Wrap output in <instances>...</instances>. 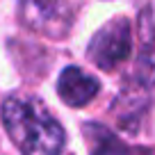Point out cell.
I'll return each mask as SVG.
<instances>
[{
	"label": "cell",
	"instance_id": "obj_1",
	"mask_svg": "<svg viewBox=\"0 0 155 155\" xmlns=\"http://www.w3.org/2000/svg\"><path fill=\"white\" fill-rule=\"evenodd\" d=\"M0 116L9 139L23 155H57L64 148V128L39 98L14 94L2 101Z\"/></svg>",
	"mask_w": 155,
	"mask_h": 155
},
{
	"label": "cell",
	"instance_id": "obj_2",
	"mask_svg": "<svg viewBox=\"0 0 155 155\" xmlns=\"http://www.w3.org/2000/svg\"><path fill=\"white\" fill-rule=\"evenodd\" d=\"M82 5L84 0H21L18 21L30 32L46 39H66Z\"/></svg>",
	"mask_w": 155,
	"mask_h": 155
},
{
	"label": "cell",
	"instance_id": "obj_3",
	"mask_svg": "<svg viewBox=\"0 0 155 155\" xmlns=\"http://www.w3.org/2000/svg\"><path fill=\"white\" fill-rule=\"evenodd\" d=\"M132 50V25L126 16H116L107 21L89 41L87 57L103 71L119 68Z\"/></svg>",
	"mask_w": 155,
	"mask_h": 155
},
{
	"label": "cell",
	"instance_id": "obj_4",
	"mask_svg": "<svg viewBox=\"0 0 155 155\" xmlns=\"http://www.w3.org/2000/svg\"><path fill=\"white\" fill-rule=\"evenodd\" d=\"M139 39L141 50L135 62V80L139 87L155 84V2L146 5L139 14Z\"/></svg>",
	"mask_w": 155,
	"mask_h": 155
},
{
	"label": "cell",
	"instance_id": "obj_5",
	"mask_svg": "<svg viewBox=\"0 0 155 155\" xmlns=\"http://www.w3.org/2000/svg\"><path fill=\"white\" fill-rule=\"evenodd\" d=\"M98 91H101L98 78L82 71L80 66H66L57 80L59 98L71 107H84L98 96Z\"/></svg>",
	"mask_w": 155,
	"mask_h": 155
},
{
	"label": "cell",
	"instance_id": "obj_6",
	"mask_svg": "<svg viewBox=\"0 0 155 155\" xmlns=\"http://www.w3.org/2000/svg\"><path fill=\"white\" fill-rule=\"evenodd\" d=\"M94 155H139L135 148H128V146L119 144L116 139H105L103 144L96 146Z\"/></svg>",
	"mask_w": 155,
	"mask_h": 155
}]
</instances>
